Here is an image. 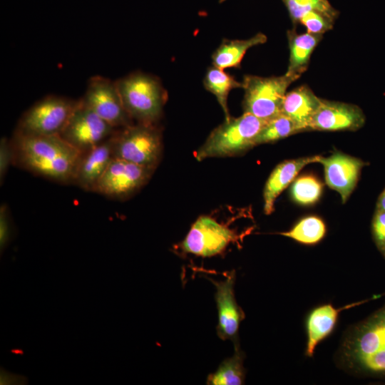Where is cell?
<instances>
[{"mask_svg":"<svg viewBox=\"0 0 385 385\" xmlns=\"http://www.w3.org/2000/svg\"><path fill=\"white\" fill-rule=\"evenodd\" d=\"M11 140L14 153V164L54 182L73 183L83 153L60 135L14 133Z\"/></svg>","mask_w":385,"mask_h":385,"instance_id":"obj_1","label":"cell"},{"mask_svg":"<svg viewBox=\"0 0 385 385\" xmlns=\"http://www.w3.org/2000/svg\"><path fill=\"white\" fill-rule=\"evenodd\" d=\"M267 121L249 113L225 120L210 133L196 151L195 158L201 161L245 153L256 146L255 139Z\"/></svg>","mask_w":385,"mask_h":385,"instance_id":"obj_2","label":"cell"},{"mask_svg":"<svg viewBox=\"0 0 385 385\" xmlns=\"http://www.w3.org/2000/svg\"><path fill=\"white\" fill-rule=\"evenodd\" d=\"M115 83L123 106L133 121L158 123L163 115L167 93L157 77L135 72Z\"/></svg>","mask_w":385,"mask_h":385,"instance_id":"obj_3","label":"cell"},{"mask_svg":"<svg viewBox=\"0 0 385 385\" xmlns=\"http://www.w3.org/2000/svg\"><path fill=\"white\" fill-rule=\"evenodd\" d=\"M163 136L156 124L136 123L113 135V156L156 169L163 153Z\"/></svg>","mask_w":385,"mask_h":385,"instance_id":"obj_4","label":"cell"},{"mask_svg":"<svg viewBox=\"0 0 385 385\" xmlns=\"http://www.w3.org/2000/svg\"><path fill=\"white\" fill-rule=\"evenodd\" d=\"M300 76L285 74L280 76L261 77L245 76L243 110L265 120L281 113L282 104L287 88Z\"/></svg>","mask_w":385,"mask_h":385,"instance_id":"obj_5","label":"cell"},{"mask_svg":"<svg viewBox=\"0 0 385 385\" xmlns=\"http://www.w3.org/2000/svg\"><path fill=\"white\" fill-rule=\"evenodd\" d=\"M78 100L49 96L35 103L20 118L15 133L60 135Z\"/></svg>","mask_w":385,"mask_h":385,"instance_id":"obj_6","label":"cell"},{"mask_svg":"<svg viewBox=\"0 0 385 385\" xmlns=\"http://www.w3.org/2000/svg\"><path fill=\"white\" fill-rule=\"evenodd\" d=\"M155 170L113 158L93 192L111 199L128 198L148 182Z\"/></svg>","mask_w":385,"mask_h":385,"instance_id":"obj_7","label":"cell"},{"mask_svg":"<svg viewBox=\"0 0 385 385\" xmlns=\"http://www.w3.org/2000/svg\"><path fill=\"white\" fill-rule=\"evenodd\" d=\"M81 100L115 129L134 123L123 106L115 81L101 76H93Z\"/></svg>","mask_w":385,"mask_h":385,"instance_id":"obj_8","label":"cell"},{"mask_svg":"<svg viewBox=\"0 0 385 385\" xmlns=\"http://www.w3.org/2000/svg\"><path fill=\"white\" fill-rule=\"evenodd\" d=\"M115 130L79 99L60 136L84 153L111 137Z\"/></svg>","mask_w":385,"mask_h":385,"instance_id":"obj_9","label":"cell"},{"mask_svg":"<svg viewBox=\"0 0 385 385\" xmlns=\"http://www.w3.org/2000/svg\"><path fill=\"white\" fill-rule=\"evenodd\" d=\"M237 239L235 232L210 216H200L180 243L181 250L196 256L209 257L220 254Z\"/></svg>","mask_w":385,"mask_h":385,"instance_id":"obj_10","label":"cell"},{"mask_svg":"<svg viewBox=\"0 0 385 385\" xmlns=\"http://www.w3.org/2000/svg\"><path fill=\"white\" fill-rule=\"evenodd\" d=\"M236 274L229 272L222 281H212L216 291L215 300L218 313L217 334L222 340H231L234 346L239 344L238 332L245 313L236 302L234 292Z\"/></svg>","mask_w":385,"mask_h":385,"instance_id":"obj_11","label":"cell"},{"mask_svg":"<svg viewBox=\"0 0 385 385\" xmlns=\"http://www.w3.org/2000/svg\"><path fill=\"white\" fill-rule=\"evenodd\" d=\"M318 163L324 168L326 184L337 191L345 203L354 190L365 163L341 152L328 157L320 156Z\"/></svg>","mask_w":385,"mask_h":385,"instance_id":"obj_12","label":"cell"},{"mask_svg":"<svg viewBox=\"0 0 385 385\" xmlns=\"http://www.w3.org/2000/svg\"><path fill=\"white\" fill-rule=\"evenodd\" d=\"M365 115L357 106L322 99L309 130L323 131L351 130L361 128Z\"/></svg>","mask_w":385,"mask_h":385,"instance_id":"obj_13","label":"cell"},{"mask_svg":"<svg viewBox=\"0 0 385 385\" xmlns=\"http://www.w3.org/2000/svg\"><path fill=\"white\" fill-rule=\"evenodd\" d=\"M113 135L82 153L73 184L86 191L93 192L96 185L113 158Z\"/></svg>","mask_w":385,"mask_h":385,"instance_id":"obj_14","label":"cell"},{"mask_svg":"<svg viewBox=\"0 0 385 385\" xmlns=\"http://www.w3.org/2000/svg\"><path fill=\"white\" fill-rule=\"evenodd\" d=\"M321 155H314L287 160L278 164L269 176L263 192L264 212L270 215L280 193L296 179L298 173L306 165L318 163Z\"/></svg>","mask_w":385,"mask_h":385,"instance_id":"obj_15","label":"cell"},{"mask_svg":"<svg viewBox=\"0 0 385 385\" xmlns=\"http://www.w3.org/2000/svg\"><path fill=\"white\" fill-rule=\"evenodd\" d=\"M321 101L309 86L303 85L285 94L281 113L294 120L302 131L309 130L311 120Z\"/></svg>","mask_w":385,"mask_h":385,"instance_id":"obj_16","label":"cell"},{"mask_svg":"<svg viewBox=\"0 0 385 385\" xmlns=\"http://www.w3.org/2000/svg\"><path fill=\"white\" fill-rule=\"evenodd\" d=\"M364 302H359L335 308L331 304L319 306L312 311L307 321V342L306 354L312 356L317 344L325 339L334 329L341 311Z\"/></svg>","mask_w":385,"mask_h":385,"instance_id":"obj_17","label":"cell"},{"mask_svg":"<svg viewBox=\"0 0 385 385\" xmlns=\"http://www.w3.org/2000/svg\"><path fill=\"white\" fill-rule=\"evenodd\" d=\"M385 348V305L359 328L352 342L357 359Z\"/></svg>","mask_w":385,"mask_h":385,"instance_id":"obj_18","label":"cell"},{"mask_svg":"<svg viewBox=\"0 0 385 385\" xmlns=\"http://www.w3.org/2000/svg\"><path fill=\"white\" fill-rule=\"evenodd\" d=\"M266 35L258 33L247 39H224L212 55V66L221 69L240 68L247 51L250 48L265 43Z\"/></svg>","mask_w":385,"mask_h":385,"instance_id":"obj_19","label":"cell"},{"mask_svg":"<svg viewBox=\"0 0 385 385\" xmlns=\"http://www.w3.org/2000/svg\"><path fill=\"white\" fill-rule=\"evenodd\" d=\"M287 37L289 58L286 73L300 76L307 69L311 54L322 35L309 32L298 34L294 31H289Z\"/></svg>","mask_w":385,"mask_h":385,"instance_id":"obj_20","label":"cell"},{"mask_svg":"<svg viewBox=\"0 0 385 385\" xmlns=\"http://www.w3.org/2000/svg\"><path fill=\"white\" fill-rule=\"evenodd\" d=\"M205 88L212 93L221 106L225 120L231 118L227 106V98L230 92L242 88V83L237 81L232 76L216 66L210 67L203 79Z\"/></svg>","mask_w":385,"mask_h":385,"instance_id":"obj_21","label":"cell"},{"mask_svg":"<svg viewBox=\"0 0 385 385\" xmlns=\"http://www.w3.org/2000/svg\"><path fill=\"white\" fill-rule=\"evenodd\" d=\"M234 354L225 359L217 370L210 374L206 384L209 385H240L244 384L245 370L243 366L244 354L240 345H235Z\"/></svg>","mask_w":385,"mask_h":385,"instance_id":"obj_22","label":"cell"},{"mask_svg":"<svg viewBox=\"0 0 385 385\" xmlns=\"http://www.w3.org/2000/svg\"><path fill=\"white\" fill-rule=\"evenodd\" d=\"M326 226L319 217L311 215L300 220L293 227L279 234L304 245H314L325 235Z\"/></svg>","mask_w":385,"mask_h":385,"instance_id":"obj_23","label":"cell"},{"mask_svg":"<svg viewBox=\"0 0 385 385\" xmlns=\"http://www.w3.org/2000/svg\"><path fill=\"white\" fill-rule=\"evenodd\" d=\"M302 131L294 120L280 113L267 122L255 139V145L272 143Z\"/></svg>","mask_w":385,"mask_h":385,"instance_id":"obj_24","label":"cell"},{"mask_svg":"<svg viewBox=\"0 0 385 385\" xmlns=\"http://www.w3.org/2000/svg\"><path fill=\"white\" fill-rule=\"evenodd\" d=\"M322 188V183L316 177L304 175L293 181L291 196L295 202L302 205H309L318 201Z\"/></svg>","mask_w":385,"mask_h":385,"instance_id":"obj_25","label":"cell"},{"mask_svg":"<svg viewBox=\"0 0 385 385\" xmlns=\"http://www.w3.org/2000/svg\"><path fill=\"white\" fill-rule=\"evenodd\" d=\"M286 6L293 23L299 22L305 14L317 11L333 19L338 16L337 11L334 9L327 0H282Z\"/></svg>","mask_w":385,"mask_h":385,"instance_id":"obj_26","label":"cell"},{"mask_svg":"<svg viewBox=\"0 0 385 385\" xmlns=\"http://www.w3.org/2000/svg\"><path fill=\"white\" fill-rule=\"evenodd\" d=\"M334 20L323 13L312 11L303 15L299 22L306 27L307 32L322 35L332 29Z\"/></svg>","mask_w":385,"mask_h":385,"instance_id":"obj_27","label":"cell"},{"mask_svg":"<svg viewBox=\"0 0 385 385\" xmlns=\"http://www.w3.org/2000/svg\"><path fill=\"white\" fill-rule=\"evenodd\" d=\"M358 360L366 371L376 374H385V348Z\"/></svg>","mask_w":385,"mask_h":385,"instance_id":"obj_28","label":"cell"},{"mask_svg":"<svg viewBox=\"0 0 385 385\" xmlns=\"http://www.w3.org/2000/svg\"><path fill=\"white\" fill-rule=\"evenodd\" d=\"M14 153L11 143L6 137L1 138L0 140V182L1 184L8 172L11 164H14Z\"/></svg>","mask_w":385,"mask_h":385,"instance_id":"obj_29","label":"cell"},{"mask_svg":"<svg viewBox=\"0 0 385 385\" xmlns=\"http://www.w3.org/2000/svg\"><path fill=\"white\" fill-rule=\"evenodd\" d=\"M372 232L378 247L385 248V211L376 208L373 221Z\"/></svg>","mask_w":385,"mask_h":385,"instance_id":"obj_30","label":"cell"},{"mask_svg":"<svg viewBox=\"0 0 385 385\" xmlns=\"http://www.w3.org/2000/svg\"><path fill=\"white\" fill-rule=\"evenodd\" d=\"M11 236V226L9 209L6 204L0 207V247L2 251L8 245Z\"/></svg>","mask_w":385,"mask_h":385,"instance_id":"obj_31","label":"cell"},{"mask_svg":"<svg viewBox=\"0 0 385 385\" xmlns=\"http://www.w3.org/2000/svg\"><path fill=\"white\" fill-rule=\"evenodd\" d=\"M376 208L385 211V188L379 197Z\"/></svg>","mask_w":385,"mask_h":385,"instance_id":"obj_32","label":"cell"},{"mask_svg":"<svg viewBox=\"0 0 385 385\" xmlns=\"http://www.w3.org/2000/svg\"><path fill=\"white\" fill-rule=\"evenodd\" d=\"M381 252H383V254H384V256H385V248H384V249H383V250H381Z\"/></svg>","mask_w":385,"mask_h":385,"instance_id":"obj_33","label":"cell"},{"mask_svg":"<svg viewBox=\"0 0 385 385\" xmlns=\"http://www.w3.org/2000/svg\"><path fill=\"white\" fill-rule=\"evenodd\" d=\"M226 0H220V3H222L224 1H225Z\"/></svg>","mask_w":385,"mask_h":385,"instance_id":"obj_34","label":"cell"}]
</instances>
